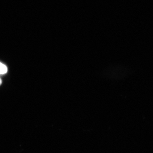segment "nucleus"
Masks as SVG:
<instances>
[{"label": "nucleus", "instance_id": "1", "mask_svg": "<svg viewBox=\"0 0 153 153\" xmlns=\"http://www.w3.org/2000/svg\"><path fill=\"white\" fill-rule=\"evenodd\" d=\"M7 72V68L4 64L0 62V74H4Z\"/></svg>", "mask_w": 153, "mask_h": 153}, {"label": "nucleus", "instance_id": "2", "mask_svg": "<svg viewBox=\"0 0 153 153\" xmlns=\"http://www.w3.org/2000/svg\"><path fill=\"white\" fill-rule=\"evenodd\" d=\"M1 78H0V85H1Z\"/></svg>", "mask_w": 153, "mask_h": 153}]
</instances>
